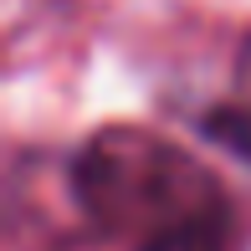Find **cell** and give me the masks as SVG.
<instances>
[{
  "instance_id": "cell-1",
  "label": "cell",
  "mask_w": 251,
  "mask_h": 251,
  "mask_svg": "<svg viewBox=\"0 0 251 251\" xmlns=\"http://www.w3.org/2000/svg\"><path fill=\"white\" fill-rule=\"evenodd\" d=\"M67 175L82 215L128 251H241V210L226 179L144 123L87 133Z\"/></svg>"
},
{
  "instance_id": "cell-2",
  "label": "cell",
  "mask_w": 251,
  "mask_h": 251,
  "mask_svg": "<svg viewBox=\"0 0 251 251\" xmlns=\"http://www.w3.org/2000/svg\"><path fill=\"white\" fill-rule=\"evenodd\" d=\"M236 98H241V113H226V123H215V133L231 139L236 149H251V31L241 36V51H236Z\"/></svg>"
}]
</instances>
